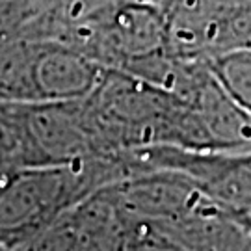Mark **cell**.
Wrapping results in <instances>:
<instances>
[{
  "instance_id": "5b68a950",
  "label": "cell",
  "mask_w": 251,
  "mask_h": 251,
  "mask_svg": "<svg viewBox=\"0 0 251 251\" xmlns=\"http://www.w3.org/2000/svg\"><path fill=\"white\" fill-rule=\"evenodd\" d=\"M75 250H76V240L67 231H58V233L50 234L49 238L43 240V246L39 248V251H75Z\"/></svg>"
},
{
  "instance_id": "7a4b0ae2",
  "label": "cell",
  "mask_w": 251,
  "mask_h": 251,
  "mask_svg": "<svg viewBox=\"0 0 251 251\" xmlns=\"http://www.w3.org/2000/svg\"><path fill=\"white\" fill-rule=\"evenodd\" d=\"M75 164L23 168L17 175H11L4 184L2 225L13 227L62 199L75 180L71 170Z\"/></svg>"
},
{
  "instance_id": "3957f363",
  "label": "cell",
  "mask_w": 251,
  "mask_h": 251,
  "mask_svg": "<svg viewBox=\"0 0 251 251\" xmlns=\"http://www.w3.org/2000/svg\"><path fill=\"white\" fill-rule=\"evenodd\" d=\"M125 201L134 208L152 214H173L182 208H192L198 194L171 179H142L125 188Z\"/></svg>"
},
{
  "instance_id": "277c9868",
  "label": "cell",
  "mask_w": 251,
  "mask_h": 251,
  "mask_svg": "<svg viewBox=\"0 0 251 251\" xmlns=\"http://www.w3.org/2000/svg\"><path fill=\"white\" fill-rule=\"evenodd\" d=\"M208 65L227 93L251 114V49L222 54Z\"/></svg>"
},
{
  "instance_id": "6da1fadb",
  "label": "cell",
  "mask_w": 251,
  "mask_h": 251,
  "mask_svg": "<svg viewBox=\"0 0 251 251\" xmlns=\"http://www.w3.org/2000/svg\"><path fill=\"white\" fill-rule=\"evenodd\" d=\"M2 100L71 102L97 90L106 67L58 39L2 37Z\"/></svg>"
},
{
  "instance_id": "8992f818",
  "label": "cell",
  "mask_w": 251,
  "mask_h": 251,
  "mask_svg": "<svg viewBox=\"0 0 251 251\" xmlns=\"http://www.w3.org/2000/svg\"><path fill=\"white\" fill-rule=\"evenodd\" d=\"M138 251H182L177 246H166V244H144Z\"/></svg>"
},
{
  "instance_id": "52a82bcc",
  "label": "cell",
  "mask_w": 251,
  "mask_h": 251,
  "mask_svg": "<svg viewBox=\"0 0 251 251\" xmlns=\"http://www.w3.org/2000/svg\"><path fill=\"white\" fill-rule=\"evenodd\" d=\"M246 224L250 225V229H251V218H246Z\"/></svg>"
}]
</instances>
